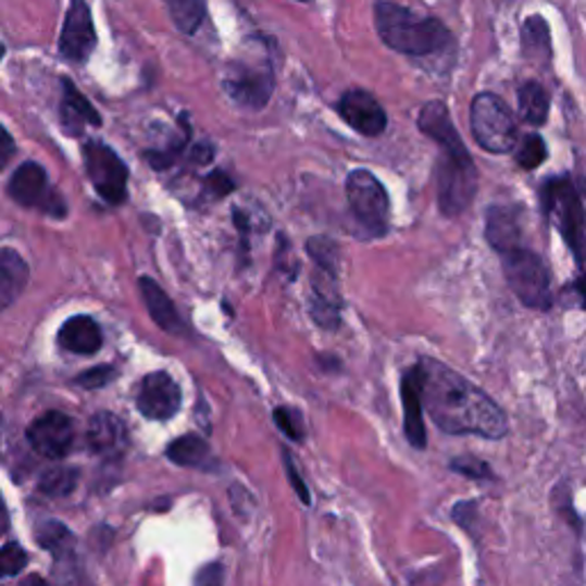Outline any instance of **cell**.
Instances as JSON below:
<instances>
[{
	"instance_id": "1",
	"label": "cell",
	"mask_w": 586,
	"mask_h": 586,
	"mask_svg": "<svg viewBox=\"0 0 586 586\" xmlns=\"http://www.w3.org/2000/svg\"><path fill=\"white\" fill-rule=\"evenodd\" d=\"M417 374L424 410L438 428L451 436L474 433L488 440L507 436L509 424L504 410L484 389L431 358L417 362Z\"/></svg>"
},
{
	"instance_id": "2",
	"label": "cell",
	"mask_w": 586,
	"mask_h": 586,
	"mask_svg": "<svg viewBox=\"0 0 586 586\" xmlns=\"http://www.w3.org/2000/svg\"><path fill=\"white\" fill-rule=\"evenodd\" d=\"M376 33L385 47L410 58H428L453 51V35L436 16H424L395 0H376Z\"/></svg>"
},
{
	"instance_id": "3",
	"label": "cell",
	"mask_w": 586,
	"mask_h": 586,
	"mask_svg": "<svg viewBox=\"0 0 586 586\" xmlns=\"http://www.w3.org/2000/svg\"><path fill=\"white\" fill-rule=\"evenodd\" d=\"M225 95L246 111H262L275 90V70L269 55L232 60L223 74Z\"/></svg>"
},
{
	"instance_id": "4",
	"label": "cell",
	"mask_w": 586,
	"mask_h": 586,
	"mask_svg": "<svg viewBox=\"0 0 586 586\" xmlns=\"http://www.w3.org/2000/svg\"><path fill=\"white\" fill-rule=\"evenodd\" d=\"M474 140L490 154H509L518 145V124L511 108L493 92L476 95L470 105Z\"/></svg>"
},
{
	"instance_id": "5",
	"label": "cell",
	"mask_w": 586,
	"mask_h": 586,
	"mask_svg": "<svg viewBox=\"0 0 586 586\" xmlns=\"http://www.w3.org/2000/svg\"><path fill=\"white\" fill-rule=\"evenodd\" d=\"M540 198L548 219L561 232L563 241L569 244L575 259H579L582 264L586 257V215L575 184L569 177L550 179L543 188Z\"/></svg>"
},
{
	"instance_id": "6",
	"label": "cell",
	"mask_w": 586,
	"mask_h": 586,
	"mask_svg": "<svg viewBox=\"0 0 586 586\" xmlns=\"http://www.w3.org/2000/svg\"><path fill=\"white\" fill-rule=\"evenodd\" d=\"M502 266L509 287L523 306L540 312L550 310L552 306L550 271L536 252L518 246L502 254Z\"/></svg>"
},
{
	"instance_id": "7",
	"label": "cell",
	"mask_w": 586,
	"mask_h": 586,
	"mask_svg": "<svg viewBox=\"0 0 586 586\" xmlns=\"http://www.w3.org/2000/svg\"><path fill=\"white\" fill-rule=\"evenodd\" d=\"M438 163V204L445 215L463 213L476 195V175L470 151H442Z\"/></svg>"
},
{
	"instance_id": "8",
	"label": "cell",
	"mask_w": 586,
	"mask_h": 586,
	"mask_svg": "<svg viewBox=\"0 0 586 586\" xmlns=\"http://www.w3.org/2000/svg\"><path fill=\"white\" fill-rule=\"evenodd\" d=\"M346 198L353 219L369 236H383L389 227V200L383 184L366 170H353L346 179Z\"/></svg>"
},
{
	"instance_id": "9",
	"label": "cell",
	"mask_w": 586,
	"mask_h": 586,
	"mask_svg": "<svg viewBox=\"0 0 586 586\" xmlns=\"http://www.w3.org/2000/svg\"><path fill=\"white\" fill-rule=\"evenodd\" d=\"M83 161L95 190L105 202L122 204L126 200L128 170L124 161L115 154L113 147L92 140L83 147Z\"/></svg>"
},
{
	"instance_id": "10",
	"label": "cell",
	"mask_w": 586,
	"mask_h": 586,
	"mask_svg": "<svg viewBox=\"0 0 586 586\" xmlns=\"http://www.w3.org/2000/svg\"><path fill=\"white\" fill-rule=\"evenodd\" d=\"M8 192L16 204L26 209H39L49 215H55V219L67 215V207H64L60 192L49 186L47 170L35 161L18 165L8 184Z\"/></svg>"
},
{
	"instance_id": "11",
	"label": "cell",
	"mask_w": 586,
	"mask_h": 586,
	"mask_svg": "<svg viewBox=\"0 0 586 586\" xmlns=\"http://www.w3.org/2000/svg\"><path fill=\"white\" fill-rule=\"evenodd\" d=\"M97 49V30L88 0H70L67 16H64L62 33L58 39V51L64 60L85 64Z\"/></svg>"
},
{
	"instance_id": "12",
	"label": "cell",
	"mask_w": 586,
	"mask_h": 586,
	"mask_svg": "<svg viewBox=\"0 0 586 586\" xmlns=\"http://www.w3.org/2000/svg\"><path fill=\"white\" fill-rule=\"evenodd\" d=\"M30 447L47 459H64L74 447L76 431L74 420L60 410H49L33 420L26 431Z\"/></svg>"
},
{
	"instance_id": "13",
	"label": "cell",
	"mask_w": 586,
	"mask_h": 586,
	"mask_svg": "<svg viewBox=\"0 0 586 586\" xmlns=\"http://www.w3.org/2000/svg\"><path fill=\"white\" fill-rule=\"evenodd\" d=\"M138 410L145 417L165 422L182 408V389L167 372H154L142 378L138 389Z\"/></svg>"
},
{
	"instance_id": "14",
	"label": "cell",
	"mask_w": 586,
	"mask_h": 586,
	"mask_svg": "<svg viewBox=\"0 0 586 586\" xmlns=\"http://www.w3.org/2000/svg\"><path fill=\"white\" fill-rule=\"evenodd\" d=\"M337 113L346 124L366 138H376L387 128V115L383 105L366 90L344 92L337 103Z\"/></svg>"
},
{
	"instance_id": "15",
	"label": "cell",
	"mask_w": 586,
	"mask_h": 586,
	"mask_svg": "<svg viewBox=\"0 0 586 586\" xmlns=\"http://www.w3.org/2000/svg\"><path fill=\"white\" fill-rule=\"evenodd\" d=\"M417 126L424 136H428L433 142H438L442 151H465V142L456 132L451 122V115L442 101H428L422 105Z\"/></svg>"
},
{
	"instance_id": "16",
	"label": "cell",
	"mask_w": 586,
	"mask_h": 586,
	"mask_svg": "<svg viewBox=\"0 0 586 586\" xmlns=\"http://www.w3.org/2000/svg\"><path fill=\"white\" fill-rule=\"evenodd\" d=\"M60 124L70 136H78L83 132V126H99L101 124L97 108L83 97V92L70 78H62Z\"/></svg>"
},
{
	"instance_id": "17",
	"label": "cell",
	"mask_w": 586,
	"mask_h": 586,
	"mask_svg": "<svg viewBox=\"0 0 586 586\" xmlns=\"http://www.w3.org/2000/svg\"><path fill=\"white\" fill-rule=\"evenodd\" d=\"M58 344L64 351H72L78 356H92L101 349L103 335L95 319L80 314V316H72L62 325L58 333Z\"/></svg>"
},
{
	"instance_id": "18",
	"label": "cell",
	"mask_w": 586,
	"mask_h": 586,
	"mask_svg": "<svg viewBox=\"0 0 586 586\" xmlns=\"http://www.w3.org/2000/svg\"><path fill=\"white\" fill-rule=\"evenodd\" d=\"M401 399H403V412H406V436L412 447L424 449L426 447V428L422 422V389H420V374L417 366L410 369L401 383Z\"/></svg>"
},
{
	"instance_id": "19",
	"label": "cell",
	"mask_w": 586,
	"mask_h": 586,
	"mask_svg": "<svg viewBox=\"0 0 586 586\" xmlns=\"http://www.w3.org/2000/svg\"><path fill=\"white\" fill-rule=\"evenodd\" d=\"M126 426L113 412H97L88 426L90 449L99 456H115L126 447Z\"/></svg>"
},
{
	"instance_id": "20",
	"label": "cell",
	"mask_w": 586,
	"mask_h": 586,
	"mask_svg": "<svg viewBox=\"0 0 586 586\" xmlns=\"http://www.w3.org/2000/svg\"><path fill=\"white\" fill-rule=\"evenodd\" d=\"M138 287H140L145 306H147L151 319H154V323L159 325V328L165 331V333H172V335H182L186 331V325L179 319V314H177L175 306H172V300L167 298V294L157 285L154 279H149V277H140Z\"/></svg>"
},
{
	"instance_id": "21",
	"label": "cell",
	"mask_w": 586,
	"mask_h": 586,
	"mask_svg": "<svg viewBox=\"0 0 586 586\" xmlns=\"http://www.w3.org/2000/svg\"><path fill=\"white\" fill-rule=\"evenodd\" d=\"M28 264L24 262L16 250L3 248L0 250V308L8 310L12 302L21 296L28 285Z\"/></svg>"
},
{
	"instance_id": "22",
	"label": "cell",
	"mask_w": 586,
	"mask_h": 586,
	"mask_svg": "<svg viewBox=\"0 0 586 586\" xmlns=\"http://www.w3.org/2000/svg\"><path fill=\"white\" fill-rule=\"evenodd\" d=\"M486 238L488 244L504 254L520 246L518 213L511 207H490L486 213Z\"/></svg>"
},
{
	"instance_id": "23",
	"label": "cell",
	"mask_w": 586,
	"mask_h": 586,
	"mask_svg": "<svg viewBox=\"0 0 586 586\" xmlns=\"http://www.w3.org/2000/svg\"><path fill=\"white\" fill-rule=\"evenodd\" d=\"M518 108H520V117H523L527 124L543 126L550 115V97L540 83L527 80L525 85H520V90H518Z\"/></svg>"
},
{
	"instance_id": "24",
	"label": "cell",
	"mask_w": 586,
	"mask_h": 586,
	"mask_svg": "<svg viewBox=\"0 0 586 586\" xmlns=\"http://www.w3.org/2000/svg\"><path fill=\"white\" fill-rule=\"evenodd\" d=\"M523 53L532 60L548 62L552 58V37L548 21L540 14H532L523 24Z\"/></svg>"
},
{
	"instance_id": "25",
	"label": "cell",
	"mask_w": 586,
	"mask_h": 586,
	"mask_svg": "<svg viewBox=\"0 0 586 586\" xmlns=\"http://www.w3.org/2000/svg\"><path fill=\"white\" fill-rule=\"evenodd\" d=\"M167 459L184 467H202L211 459V449L204 438L188 433L167 447Z\"/></svg>"
},
{
	"instance_id": "26",
	"label": "cell",
	"mask_w": 586,
	"mask_h": 586,
	"mask_svg": "<svg viewBox=\"0 0 586 586\" xmlns=\"http://www.w3.org/2000/svg\"><path fill=\"white\" fill-rule=\"evenodd\" d=\"M170 18L184 35H195L207 18V0H165Z\"/></svg>"
},
{
	"instance_id": "27",
	"label": "cell",
	"mask_w": 586,
	"mask_h": 586,
	"mask_svg": "<svg viewBox=\"0 0 586 586\" xmlns=\"http://www.w3.org/2000/svg\"><path fill=\"white\" fill-rule=\"evenodd\" d=\"M35 538L41 548L47 552L55 554L58 559L72 557L74 554V536L72 532L64 527L62 523H55V520H49V523H41L35 532Z\"/></svg>"
},
{
	"instance_id": "28",
	"label": "cell",
	"mask_w": 586,
	"mask_h": 586,
	"mask_svg": "<svg viewBox=\"0 0 586 586\" xmlns=\"http://www.w3.org/2000/svg\"><path fill=\"white\" fill-rule=\"evenodd\" d=\"M78 484V470L74 467H51L39 482V490L49 497L70 495Z\"/></svg>"
},
{
	"instance_id": "29",
	"label": "cell",
	"mask_w": 586,
	"mask_h": 586,
	"mask_svg": "<svg viewBox=\"0 0 586 586\" xmlns=\"http://www.w3.org/2000/svg\"><path fill=\"white\" fill-rule=\"evenodd\" d=\"M515 159H518L520 167L536 170L543 161L548 159V147H546V142H543L540 136L532 134L523 142H520V147L515 151Z\"/></svg>"
},
{
	"instance_id": "30",
	"label": "cell",
	"mask_w": 586,
	"mask_h": 586,
	"mask_svg": "<svg viewBox=\"0 0 586 586\" xmlns=\"http://www.w3.org/2000/svg\"><path fill=\"white\" fill-rule=\"evenodd\" d=\"M308 250H310V254L314 257L316 266L337 271V264H339V250H337V246H335L333 241H328V238H323V236L312 238V241L308 244Z\"/></svg>"
},
{
	"instance_id": "31",
	"label": "cell",
	"mask_w": 586,
	"mask_h": 586,
	"mask_svg": "<svg viewBox=\"0 0 586 586\" xmlns=\"http://www.w3.org/2000/svg\"><path fill=\"white\" fill-rule=\"evenodd\" d=\"M28 566V554L18 546V543H5L3 552H0V569H3V577H14Z\"/></svg>"
},
{
	"instance_id": "32",
	"label": "cell",
	"mask_w": 586,
	"mask_h": 586,
	"mask_svg": "<svg viewBox=\"0 0 586 586\" xmlns=\"http://www.w3.org/2000/svg\"><path fill=\"white\" fill-rule=\"evenodd\" d=\"M275 424L279 426V431L285 433L287 438L300 442L302 438H306V426H302V420L296 410L291 408H277L275 410Z\"/></svg>"
},
{
	"instance_id": "33",
	"label": "cell",
	"mask_w": 586,
	"mask_h": 586,
	"mask_svg": "<svg viewBox=\"0 0 586 586\" xmlns=\"http://www.w3.org/2000/svg\"><path fill=\"white\" fill-rule=\"evenodd\" d=\"M113 378H115V369L111 364H99L95 369H88V372H83L80 376H76V385L85 389H101Z\"/></svg>"
},
{
	"instance_id": "34",
	"label": "cell",
	"mask_w": 586,
	"mask_h": 586,
	"mask_svg": "<svg viewBox=\"0 0 586 586\" xmlns=\"http://www.w3.org/2000/svg\"><path fill=\"white\" fill-rule=\"evenodd\" d=\"M451 467L456 472H463L467 476H474V479H488V476H493L490 467L486 463H482V461H476V459H459V461L451 463Z\"/></svg>"
},
{
	"instance_id": "35",
	"label": "cell",
	"mask_w": 586,
	"mask_h": 586,
	"mask_svg": "<svg viewBox=\"0 0 586 586\" xmlns=\"http://www.w3.org/2000/svg\"><path fill=\"white\" fill-rule=\"evenodd\" d=\"M204 186H207V190H211L213 198H223V195H227V192L234 190L232 179H227L223 175V172H213V175H209L207 182H204Z\"/></svg>"
},
{
	"instance_id": "36",
	"label": "cell",
	"mask_w": 586,
	"mask_h": 586,
	"mask_svg": "<svg viewBox=\"0 0 586 586\" xmlns=\"http://www.w3.org/2000/svg\"><path fill=\"white\" fill-rule=\"evenodd\" d=\"M282 456H285V467H287V474H289V482H291V486L296 488V493L300 495L302 502L310 504V495H308V488H306V484L300 482V474H298L296 465L291 463V456H289V451L285 449V451H282Z\"/></svg>"
},
{
	"instance_id": "37",
	"label": "cell",
	"mask_w": 586,
	"mask_h": 586,
	"mask_svg": "<svg viewBox=\"0 0 586 586\" xmlns=\"http://www.w3.org/2000/svg\"><path fill=\"white\" fill-rule=\"evenodd\" d=\"M3 140H5V145H3V157H0V165H8L12 154H14V140H12L8 128H3Z\"/></svg>"
},
{
	"instance_id": "38",
	"label": "cell",
	"mask_w": 586,
	"mask_h": 586,
	"mask_svg": "<svg viewBox=\"0 0 586 586\" xmlns=\"http://www.w3.org/2000/svg\"><path fill=\"white\" fill-rule=\"evenodd\" d=\"M192 159L195 161H202V163H209L213 159V149L209 145H198L192 149Z\"/></svg>"
},
{
	"instance_id": "39",
	"label": "cell",
	"mask_w": 586,
	"mask_h": 586,
	"mask_svg": "<svg viewBox=\"0 0 586 586\" xmlns=\"http://www.w3.org/2000/svg\"><path fill=\"white\" fill-rule=\"evenodd\" d=\"M223 579V569L221 566H209L204 573L198 577V582H221Z\"/></svg>"
},
{
	"instance_id": "40",
	"label": "cell",
	"mask_w": 586,
	"mask_h": 586,
	"mask_svg": "<svg viewBox=\"0 0 586 586\" xmlns=\"http://www.w3.org/2000/svg\"><path fill=\"white\" fill-rule=\"evenodd\" d=\"M298 3H310V0H298Z\"/></svg>"
}]
</instances>
